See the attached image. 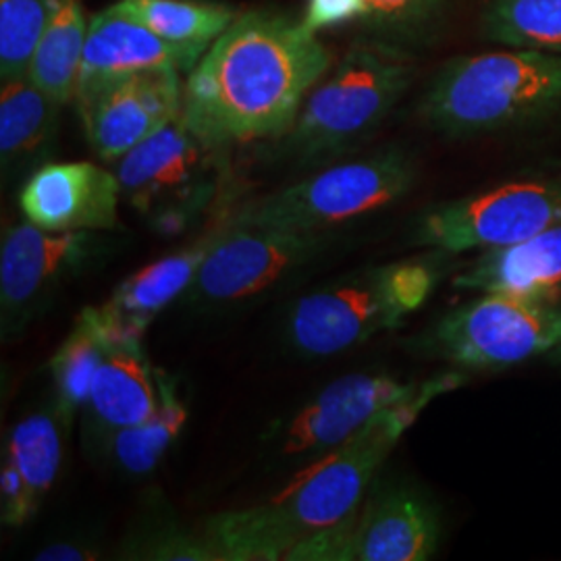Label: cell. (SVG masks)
Returning <instances> with one entry per match:
<instances>
[{
	"instance_id": "obj_5",
	"label": "cell",
	"mask_w": 561,
	"mask_h": 561,
	"mask_svg": "<svg viewBox=\"0 0 561 561\" xmlns=\"http://www.w3.org/2000/svg\"><path fill=\"white\" fill-rule=\"evenodd\" d=\"M442 261L419 256L354 273L296 301L287 337L304 356H335L396 329L431 298Z\"/></svg>"
},
{
	"instance_id": "obj_29",
	"label": "cell",
	"mask_w": 561,
	"mask_h": 561,
	"mask_svg": "<svg viewBox=\"0 0 561 561\" xmlns=\"http://www.w3.org/2000/svg\"><path fill=\"white\" fill-rule=\"evenodd\" d=\"M366 15L368 0H308L300 21L308 32L319 34L350 21L366 20Z\"/></svg>"
},
{
	"instance_id": "obj_20",
	"label": "cell",
	"mask_w": 561,
	"mask_h": 561,
	"mask_svg": "<svg viewBox=\"0 0 561 561\" xmlns=\"http://www.w3.org/2000/svg\"><path fill=\"white\" fill-rule=\"evenodd\" d=\"M454 285L479 294L560 296L561 225L514 245L484 250L461 268Z\"/></svg>"
},
{
	"instance_id": "obj_16",
	"label": "cell",
	"mask_w": 561,
	"mask_h": 561,
	"mask_svg": "<svg viewBox=\"0 0 561 561\" xmlns=\"http://www.w3.org/2000/svg\"><path fill=\"white\" fill-rule=\"evenodd\" d=\"M161 69L185 73L180 53L115 2L96 13L88 25L76 104L80 108L115 81Z\"/></svg>"
},
{
	"instance_id": "obj_27",
	"label": "cell",
	"mask_w": 561,
	"mask_h": 561,
	"mask_svg": "<svg viewBox=\"0 0 561 561\" xmlns=\"http://www.w3.org/2000/svg\"><path fill=\"white\" fill-rule=\"evenodd\" d=\"M62 0H0V78L21 80Z\"/></svg>"
},
{
	"instance_id": "obj_3",
	"label": "cell",
	"mask_w": 561,
	"mask_h": 561,
	"mask_svg": "<svg viewBox=\"0 0 561 561\" xmlns=\"http://www.w3.org/2000/svg\"><path fill=\"white\" fill-rule=\"evenodd\" d=\"M561 108V55L502 50L458 57L422 96L421 117L435 131L466 138L545 119Z\"/></svg>"
},
{
	"instance_id": "obj_17",
	"label": "cell",
	"mask_w": 561,
	"mask_h": 561,
	"mask_svg": "<svg viewBox=\"0 0 561 561\" xmlns=\"http://www.w3.org/2000/svg\"><path fill=\"white\" fill-rule=\"evenodd\" d=\"M227 227L229 219L123 280L113 296L99 306L111 333L121 340H141L144 331L159 317V312L190 289L202 262L221 240Z\"/></svg>"
},
{
	"instance_id": "obj_24",
	"label": "cell",
	"mask_w": 561,
	"mask_h": 561,
	"mask_svg": "<svg viewBox=\"0 0 561 561\" xmlns=\"http://www.w3.org/2000/svg\"><path fill=\"white\" fill-rule=\"evenodd\" d=\"M88 25L81 0H62L30 62L27 80L60 104L76 101Z\"/></svg>"
},
{
	"instance_id": "obj_6",
	"label": "cell",
	"mask_w": 561,
	"mask_h": 561,
	"mask_svg": "<svg viewBox=\"0 0 561 561\" xmlns=\"http://www.w3.org/2000/svg\"><path fill=\"white\" fill-rule=\"evenodd\" d=\"M419 175L414 159L396 146L337 162L243 206L238 225L285 231H329L341 222L400 201Z\"/></svg>"
},
{
	"instance_id": "obj_8",
	"label": "cell",
	"mask_w": 561,
	"mask_h": 561,
	"mask_svg": "<svg viewBox=\"0 0 561 561\" xmlns=\"http://www.w3.org/2000/svg\"><path fill=\"white\" fill-rule=\"evenodd\" d=\"M561 225V175L503 183L422 215L412 243L442 254L493 250Z\"/></svg>"
},
{
	"instance_id": "obj_18",
	"label": "cell",
	"mask_w": 561,
	"mask_h": 561,
	"mask_svg": "<svg viewBox=\"0 0 561 561\" xmlns=\"http://www.w3.org/2000/svg\"><path fill=\"white\" fill-rule=\"evenodd\" d=\"M60 424L55 410L32 414L11 428L0 468L2 524L23 526L41 510L62 461Z\"/></svg>"
},
{
	"instance_id": "obj_11",
	"label": "cell",
	"mask_w": 561,
	"mask_h": 561,
	"mask_svg": "<svg viewBox=\"0 0 561 561\" xmlns=\"http://www.w3.org/2000/svg\"><path fill=\"white\" fill-rule=\"evenodd\" d=\"M102 248L94 231H44L32 222L4 231L0 248L2 337L32 321L67 280L76 279Z\"/></svg>"
},
{
	"instance_id": "obj_13",
	"label": "cell",
	"mask_w": 561,
	"mask_h": 561,
	"mask_svg": "<svg viewBox=\"0 0 561 561\" xmlns=\"http://www.w3.org/2000/svg\"><path fill=\"white\" fill-rule=\"evenodd\" d=\"M217 152L221 150L202 141L180 115L117 161L123 198L141 213L196 204L210 192Z\"/></svg>"
},
{
	"instance_id": "obj_4",
	"label": "cell",
	"mask_w": 561,
	"mask_h": 561,
	"mask_svg": "<svg viewBox=\"0 0 561 561\" xmlns=\"http://www.w3.org/2000/svg\"><path fill=\"white\" fill-rule=\"evenodd\" d=\"M414 67L387 42H358L322 78L280 138L287 159L321 164L366 140L396 108Z\"/></svg>"
},
{
	"instance_id": "obj_22",
	"label": "cell",
	"mask_w": 561,
	"mask_h": 561,
	"mask_svg": "<svg viewBox=\"0 0 561 561\" xmlns=\"http://www.w3.org/2000/svg\"><path fill=\"white\" fill-rule=\"evenodd\" d=\"M60 102L27 78L2 81L0 90V159L11 171L42 157L57 136Z\"/></svg>"
},
{
	"instance_id": "obj_10",
	"label": "cell",
	"mask_w": 561,
	"mask_h": 561,
	"mask_svg": "<svg viewBox=\"0 0 561 561\" xmlns=\"http://www.w3.org/2000/svg\"><path fill=\"white\" fill-rule=\"evenodd\" d=\"M329 236V231L238 225L229 217L227 231L202 262L187 291L204 304L252 298L324 254Z\"/></svg>"
},
{
	"instance_id": "obj_21",
	"label": "cell",
	"mask_w": 561,
	"mask_h": 561,
	"mask_svg": "<svg viewBox=\"0 0 561 561\" xmlns=\"http://www.w3.org/2000/svg\"><path fill=\"white\" fill-rule=\"evenodd\" d=\"M161 41L173 46L190 73L206 50L233 23L238 13L217 2L202 0H119Z\"/></svg>"
},
{
	"instance_id": "obj_19",
	"label": "cell",
	"mask_w": 561,
	"mask_h": 561,
	"mask_svg": "<svg viewBox=\"0 0 561 561\" xmlns=\"http://www.w3.org/2000/svg\"><path fill=\"white\" fill-rule=\"evenodd\" d=\"M159 405V373L144 354L141 340L113 337L85 401L92 435L134 426L152 416Z\"/></svg>"
},
{
	"instance_id": "obj_9",
	"label": "cell",
	"mask_w": 561,
	"mask_h": 561,
	"mask_svg": "<svg viewBox=\"0 0 561 561\" xmlns=\"http://www.w3.org/2000/svg\"><path fill=\"white\" fill-rule=\"evenodd\" d=\"M439 542V516L416 489L389 486L337 528L298 547L289 561H424Z\"/></svg>"
},
{
	"instance_id": "obj_2",
	"label": "cell",
	"mask_w": 561,
	"mask_h": 561,
	"mask_svg": "<svg viewBox=\"0 0 561 561\" xmlns=\"http://www.w3.org/2000/svg\"><path fill=\"white\" fill-rule=\"evenodd\" d=\"M442 396L428 391L385 412L300 472L275 500L210 516L202 526V541L215 561H289L298 547L358 514L377 470L428 403Z\"/></svg>"
},
{
	"instance_id": "obj_23",
	"label": "cell",
	"mask_w": 561,
	"mask_h": 561,
	"mask_svg": "<svg viewBox=\"0 0 561 561\" xmlns=\"http://www.w3.org/2000/svg\"><path fill=\"white\" fill-rule=\"evenodd\" d=\"M113 333L102 317L99 306L83 308L73 322L69 335L60 343L50 360L53 382L57 391V412L69 424L85 408L94 377L113 341Z\"/></svg>"
},
{
	"instance_id": "obj_26",
	"label": "cell",
	"mask_w": 561,
	"mask_h": 561,
	"mask_svg": "<svg viewBox=\"0 0 561 561\" xmlns=\"http://www.w3.org/2000/svg\"><path fill=\"white\" fill-rule=\"evenodd\" d=\"M484 36L510 48L561 55V0H493Z\"/></svg>"
},
{
	"instance_id": "obj_7",
	"label": "cell",
	"mask_w": 561,
	"mask_h": 561,
	"mask_svg": "<svg viewBox=\"0 0 561 561\" xmlns=\"http://www.w3.org/2000/svg\"><path fill=\"white\" fill-rule=\"evenodd\" d=\"M561 343L560 296L491 291L447 312L422 335L424 356L466 370H497Z\"/></svg>"
},
{
	"instance_id": "obj_1",
	"label": "cell",
	"mask_w": 561,
	"mask_h": 561,
	"mask_svg": "<svg viewBox=\"0 0 561 561\" xmlns=\"http://www.w3.org/2000/svg\"><path fill=\"white\" fill-rule=\"evenodd\" d=\"M333 55L300 20L238 15L183 83L181 119L208 146L283 138Z\"/></svg>"
},
{
	"instance_id": "obj_12",
	"label": "cell",
	"mask_w": 561,
	"mask_h": 561,
	"mask_svg": "<svg viewBox=\"0 0 561 561\" xmlns=\"http://www.w3.org/2000/svg\"><path fill=\"white\" fill-rule=\"evenodd\" d=\"M466 381L460 373H445L426 381H401L389 375H345L289 422L283 435V454H321L354 439L370 422L401 403L428 391L449 393Z\"/></svg>"
},
{
	"instance_id": "obj_28",
	"label": "cell",
	"mask_w": 561,
	"mask_h": 561,
	"mask_svg": "<svg viewBox=\"0 0 561 561\" xmlns=\"http://www.w3.org/2000/svg\"><path fill=\"white\" fill-rule=\"evenodd\" d=\"M449 0H368L366 23L391 42L422 41L439 23Z\"/></svg>"
},
{
	"instance_id": "obj_31",
	"label": "cell",
	"mask_w": 561,
	"mask_h": 561,
	"mask_svg": "<svg viewBox=\"0 0 561 561\" xmlns=\"http://www.w3.org/2000/svg\"><path fill=\"white\" fill-rule=\"evenodd\" d=\"M551 356H553V360L561 362V343L551 352Z\"/></svg>"
},
{
	"instance_id": "obj_25",
	"label": "cell",
	"mask_w": 561,
	"mask_h": 561,
	"mask_svg": "<svg viewBox=\"0 0 561 561\" xmlns=\"http://www.w3.org/2000/svg\"><path fill=\"white\" fill-rule=\"evenodd\" d=\"M187 410L173 382L159 375V405L146 421L101 437L102 449L127 474H148L180 437Z\"/></svg>"
},
{
	"instance_id": "obj_30",
	"label": "cell",
	"mask_w": 561,
	"mask_h": 561,
	"mask_svg": "<svg viewBox=\"0 0 561 561\" xmlns=\"http://www.w3.org/2000/svg\"><path fill=\"white\" fill-rule=\"evenodd\" d=\"M36 560L41 561H90L96 560V553L88 547L73 542H55L38 551Z\"/></svg>"
},
{
	"instance_id": "obj_15",
	"label": "cell",
	"mask_w": 561,
	"mask_h": 561,
	"mask_svg": "<svg viewBox=\"0 0 561 561\" xmlns=\"http://www.w3.org/2000/svg\"><path fill=\"white\" fill-rule=\"evenodd\" d=\"M121 198L117 173L90 161L48 162L23 183L20 208L44 231H113Z\"/></svg>"
},
{
	"instance_id": "obj_14",
	"label": "cell",
	"mask_w": 561,
	"mask_h": 561,
	"mask_svg": "<svg viewBox=\"0 0 561 561\" xmlns=\"http://www.w3.org/2000/svg\"><path fill=\"white\" fill-rule=\"evenodd\" d=\"M180 69L138 73L111 83L80 106L85 136L99 159L121 161L140 141L180 117Z\"/></svg>"
}]
</instances>
